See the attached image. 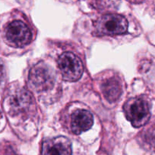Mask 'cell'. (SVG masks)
<instances>
[{
    "label": "cell",
    "instance_id": "7",
    "mask_svg": "<svg viewBox=\"0 0 155 155\" xmlns=\"http://www.w3.org/2000/svg\"><path fill=\"white\" fill-rule=\"evenodd\" d=\"M41 155H71V142L63 136L47 139L43 143Z\"/></svg>",
    "mask_w": 155,
    "mask_h": 155
},
{
    "label": "cell",
    "instance_id": "11",
    "mask_svg": "<svg viewBox=\"0 0 155 155\" xmlns=\"http://www.w3.org/2000/svg\"><path fill=\"white\" fill-rule=\"evenodd\" d=\"M0 117H1V111H0Z\"/></svg>",
    "mask_w": 155,
    "mask_h": 155
},
{
    "label": "cell",
    "instance_id": "2",
    "mask_svg": "<svg viewBox=\"0 0 155 155\" xmlns=\"http://www.w3.org/2000/svg\"><path fill=\"white\" fill-rule=\"evenodd\" d=\"M8 105L13 115H27L34 110L31 94L24 88H16L8 95Z\"/></svg>",
    "mask_w": 155,
    "mask_h": 155
},
{
    "label": "cell",
    "instance_id": "4",
    "mask_svg": "<svg viewBox=\"0 0 155 155\" xmlns=\"http://www.w3.org/2000/svg\"><path fill=\"white\" fill-rule=\"evenodd\" d=\"M28 80L29 84L33 90L37 92H45L54 85V73L47 65L39 63L30 70Z\"/></svg>",
    "mask_w": 155,
    "mask_h": 155
},
{
    "label": "cell",
    "instance_id": "6",
    "mask_svg": "<svg viewBox=\"0 0 155 155\" xmlns=\"http://www.w3.org/2000/svg\"><path fill=\"white\" fill-rule=\"evenodd\" d=\"M5 38L13 46L23 47L30 43L32 39V33L24 22L14 21L6 27Z\"/></svg>",
    "mask_w": 155,
    "mask_h": 155
},
{
    "label": "cell",
    "instance_id": "3",
    "mask_svg": "<svg viewBox=\"0 0 155 155\" xmlns=\"http://www.w3.org/2000/svg\"><path fill=\"white\" fill-rule=\"evenodd\" d=\"M95 27L97 33L100 35H121L127 32L128 21L122 15L107 14L97 20Z\"/></svg>",
    "mask_w": 155,
    "mask_h": 155
},
{
    "label": "cell",
    "instance_id": "10",
    "mask_svg": "<svg viewBox=\"0 0 155 155\" xmlns=\"http://www.w3.org/2000/svg\"><path fill=\"white\" fill-rule=\"evenodd\" d=\"M5 80V69L2 62H0V86L4 83Z\"/></svg>",
    "mask_w": 155,
    "mask_h": 155
},
{
    "label": "cell",
    "instance_id": "5",
    "mask_svg": "<svg viewBox=\"0 0 155 155\" xmlns=\"http://www.w3.org/2000/svg\"><path fill=\"white\" fill-rule=\"evenodd\" d=\"M58 66L64 80L69 82L77 81L84 72L82 62L71 52H65L61 54L58 60Z\"/></svg>",
    "mask_w": 155,
    "mask_h": 155
},
{
    "label": "cell",
    "instance_id": "8",
    "mask_svg": "<svg viewBox=\"0 0 155 155\" xmlns=\"http://www.w3.org/2000/svg\"><path fill=\"white\" fill-rule=\"evenodd\" d=\"M94 124L93 115L87 110H77L71 117L70 127L71 130L74 134H80L87 131L92 127Z\"/></svg>",
    "mask_w": 155,
    "mask_h": 155
},
{
    "label": "cell",
    "instance_id": "1",
    "mask_svg": "<svg viewBox=\"0 0 155 155\" xmlns=\"http://www.w3.org/2000/svg\"><path fill=\"white\" fill-rule=\"evenodd\" d=\"M126 117L135 127H140L147 123L150 117V106L143 98H132L123 106Z\"/></svg>",
    "mask_w": 155,
    "mask_h": 155
},
{
    "label": "cell",
    "instance_id": "9",
    "mask_svg": "<svg viewBox=\"0 0 155 155\" xmlns=\"http://www.w3.org/2000/svg\"><path fill=\"white\" fill-rule=\"evenodd\" d=\"M102 92L103 95L109 102L116 101L122 92L120 80L116 77H111L102 84Z\"/></svg>",
    "mask_w": 155,
    "mask_h": 155
},
{
    "label": "cell",
    "instance_id": "12",
    "mask_svg": "<svg viewBox=\"0 0 155 155\" xmlns=\"http://www.w3.org/2000/svg\"><path fill=\"white\" fill-rule=\"evenodd\" d=\"M132 1H135V0H132Z\"/></svg>",
    "mask_w": 155,
    "mask_h": 155
}]
</instances>
